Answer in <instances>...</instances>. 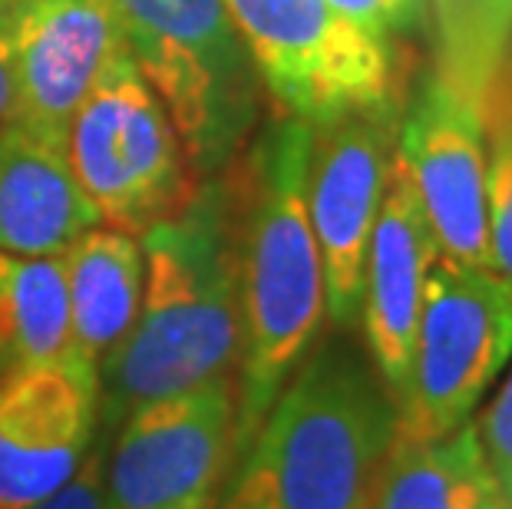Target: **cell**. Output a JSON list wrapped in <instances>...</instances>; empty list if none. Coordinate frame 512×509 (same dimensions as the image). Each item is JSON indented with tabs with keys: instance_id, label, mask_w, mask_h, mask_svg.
Listing matches in <instances>:
<instances>
[{
	"instance_id": "cell-2",
	"label": "cell",
	"mask_w": 512,
	"mask_h": 509,
	"mask_svg": "<svg viewBox=\"0 0 512 509\" xmlns=\"http://www.w3.org/2000/svg\"><path fill=\"white\" fill-rule=\"evenodd\" d=\"M143 301L100 367V433L146 400L235 377L242 354L238 215L228 172L205 179L166 222L139 235Z\"/></svg>"
},
{
	"instance_id": "cell-12",
	"label": "cell",
	"mask_w": 512,
	"mask_h": 509,
	"mask_svg": "<svg viewBox=\"0 0 512 509\" xmlns=\"http://www.w3.org/2000/svg\"><path fill=\"white\" fill-rule=\"evenodd\" d=\"M0 30L14 53V119L67 146L73 113L123 50L113 0H0Z\"/></svg>"
},
{
	"instance_id": "cell-3",
	"label": "cell",
	"mask_w": 512,
	"mask_h": 509,
	"mask_svg": "<svg viewBox=\"0 0 512 509\" xmlns=\"http://www.w3.org/2000/svg\"><path fill=\"white\" fill-rule=\"evenodd\" d=\"M397 404L344 338L314 344L235 460L219 509H367Z\"/></svg>"
},
{
	"instance_id": "cell-22",
	"label": "cell",
	"mask_w": 512,
	"mask_h": 509,
	"mask_svg": "<svg viewBox=\"0 0 512 509\" xmlns=\"http://www.w3.org/2000/svg\"><path fill=\"white\" fill-rule=\"evenodd\" d=\"M106 450H110V437L100 433L93 450L86 453L67 483L53 490L47 500L34 503L30 509H110V490H106Z\"/></svg>"
},
{
	"instance_id": "cell-16",
	"label": "cell",
	"mask_w": 512,
	"mask_h": 509,
	"mask_svg": "<svg viewBox=\"0 0 512 509\" xmlns=\"http://www.w3.org/2000/svg\"><path fill=\"white\" fill-rule=\"evenodd\" d=\"M367 509H512V503L470 420L437 440L397 433Z\"/></svg>"
},
{
	"instance_id": "cell-4",
	"label": "cell",
	"mask_w": 512,
	"mask_h": 509,
	"mask_svg": "<svg viewBox=\"0 0 512 509\" xmlns=\"http://www.w3.org/2000/svg\"><path fill=\"white\" fill-rule=\"evenodd\" d=\"M123 47L159 96L195 179L225 172L265 123L268 93L225 0H113Z\"/></svg>"
},
{
	"instance_id": "cell-18",
	"label": "cell",
	"mask_w": 512,
	"mask_h": 509,
	"mask_svg": "<svg viewBox=\"0 0 512 509\" xmlns=\"http://www.w3.org/2000/svg\"><path fill=\"white\" fill-rule=\"evenodd\" d=\"M486 222L489 268L512 285V73L486 86Z\"/></svg>"
},
{
	"instance_id": "cell-1",
	"label": "cell",
	"mask_w": 512,
	"mask_h": 509,
	"mask_svg": "<svg viewBox=\"0 0 512 509\" xmlns=\"http://www.w3.org/2000/svg\"><path fill=\"white\" fill-rule=\"evenodd\" d=\"M308 149L304 119L271 113L225 169L235 192L242 291L235 460L328 321L324 265L308 219Z\"/></svg>"
},
{
	"instance_id": "cell-9",
	"label": "cell",
	"mask_w": 512,
	"mask_h": 509,
	"mask_svg": "<svg viewBox=\"0 0 512 509\" xmlns=\"http://www.w3.org/2000/svg\"><path fill=\"white\" fill-rule=\"evenodd\" d=\"M486 93L446 47L400 116L397 153L410 172L443 258L489 268Z\"/></svg>"
},
{
	"instance_id": "cell-19",
	"label": "cell",
	"mask_w": 512,
	"mask_h": 509,
	"mask_svg": "<svg viewBox=\"0 0 512 509\" xmlns=\"http://www.w3.org/2000/svg\"><path fill=\"white\" fill-rule=\"evenodd\" d=\"M512 43V0H470L460 30L453 34V57L476 90L486 93Z\"/></svg>"
},
{
	"instance_id": "cell-8",
	"label": "cell",
	"mask_w": 512,
	"mask_h": 509,
	"mask_svg": "<svg viewBox=\"0 0 512 509\" xmlns=\"http://www.w3.org/2000/svg\"><path fill=\"white\" fill-rule=\"evenodd\" d=\"M235 427V377L133 407L106 450L110 509H219L235 467Z\"/></svg>"
},
{
	"instance_id": "cell-6",
	"label": "cell",
	"mask_w": 512,
	"mask_h": 509,
	"mask_svg": "<svg viewBox=\"0 0 512 509\" xmlns=\"http://www.w3.org/2000/svg\"><path fill=\"white\" fill-rule=\"evenodd\" d=\"M265 83L271 113L328 119L403 106L397 43L370 37L328 0H225Z\"/></svg>"
},
{
	"instance_id": "cell-14",
	"label": "cell",
	"mask_w": 512,
	"mask_h": 509,
	"mask_svg": "<svg viewBox=\"0 0 512 509\" xmlns=\"http://www.w3.org/2000/svg\"><path fill=\"white\" fill-rule=\"evenodd\" d=\"M100 225L76 182L67 146L20 119L0 123V252L50 258Z\"/></svg>"
},
{
	"instance_id": "cell-15",
	"label": "cell",
	"mask_w": 512,
	"mask_h": 509,
	"mask_svg": "<svg viewBox=\"0 0 512 509\" xmlns=\"http://www.w3.org/2000/svg\"><path fill=\"white\" fill-rule=\"evenodd\" d=\"M67 275L73 351L96 371L133 328L143 301V245L136 235L96 225L60 255Z\"/></svg>"
},
{
	"instance_id": "cell-17",
	"label": "cell",
	"mask_w": 512,
	"mask_h": 509,
	"mask_svg": "<svg viewBox=\"0 0 512 509\" xmlns=\"http://www.w3.org/2000/svg\"><path fill=\"white\" fill-rule=\"evenodd\" d=\"M70 354L76 351L63 258L0 252V374Z\"/></svg>"
},
{
	"instance_id": "cell-7",
	"label": "cell",
	"mask_w": 512,
	"mask_h": 509,
	"mask_svg": "<svg viewBox=\"0 0 512 509\" xmlns=\"http://www.w3.org/2000/svg\"><path fill=\"white\" fill-rule=\"evenodd\" d=\"M512 361V285L493 268L437 258L427 278L397 433L437 440L466 427Z\"/></svg>"
},
{
	"instance_id": "cell-11",
	"label": "cell",
	"mask_w": 512,
	"mask_h": 509,
	"mask_svg": "<svg viewBox=\"0 0 512 509\" xmlns=\"http://www.w3.org/2000/svg\"><path fill=\"white\" fill-rule=\"evenodd\" d=\"M100 437V371L80 354L0 374V509H30Z\"/></svg>"
},
{
	"instance_id": "cell-10",
	"label": "cell",
	"mask_w": 512,
	"mask_h": 509,
	"mask_svg": "<svg viewBox=\"0 0 512 509\" xmlns=\"http://www.w3.org/2000/svg\"><path fill=\"white\" fill-rule=\"evenodd\" d=\"M403 106L361 110L311 126L308 219L324 265L328 324L357 328L367 245L397 156Z\"/></svg>"
},
{
	"instance_id": "cell-23",
	"label": "cell",
	"mask_w": 512,
	"mask_h": 509,
	"mask_svg": "<svg viewBox=\"0 0 512 509\" xmlns=\"http://www.w3.org/2000/svg\"><path fill=\"white\" fill-rule=\"evenodd\" d=\"M17 116V73H14V53L0 30V123Z\"/></svg>"
},
{
	"instance_id": "cell-13",
	"label": "cell",
	"mask_w": 512,
	"mask_h": 509,
	"mask_svg": "<svg viewBox=\"0 0 512 509\" xmlns=\"http://www.w3.org/2000/svg\"><path fill=\"white\" fill-rule=\"evenodd\" d=\"M437 258V238L423 215L410 172L397 153L374 235L367 245L361 318H357L370 364L394 397V404H400L403 391H407L413 334H417L427 278Z\"/></svg>"
},
{
	"instance_id": "cell-20",
	"label": "cell",
	"mask_w": 512,
	"mask_h": 509,
	"mask_svg": "<svg viewBox=\"0 0 512 509\" xmlns=\"http://www.w3.org/2000/svg\"><path fill=\"white\" fill-rule=\"evenodd\" d=\"M473 427L486 450L489 467H493L499 486L512 503V367L483 414L473 417Z\"/></svg>"
},
{
	"instance_id": "cell-5",
	"label": "cell",
	"mask_w": 512,
	"mask_h": 509,
	"mask_svg": "<svg viewBox=\"0 0 512 509\" xmlns=\"http://www.w3.org/2000/svg\"><path fill=\"white\" fill-rule=\"evenodd\" d=\"M67 159L100 225L136 238L172 219L202 186L166 106L139 77L126 47L73 113Z\"/></svg>"
},
{
	"instance_id": "cell-21",
	"label": "cell",
	"mask_w": 512,
	"mask_h": 509,
	"mask_svg": "<svg viewBox=\"0 0 512 509\" xmlns=\"http://www.w3.org/2000/svg\"><path fill=\"white\" fill-rule=\"evenodd\" d=\"M328 4L370 37L387 43L413 34L423 20V0H328Z\"/></svg>"
}]
</instances>
